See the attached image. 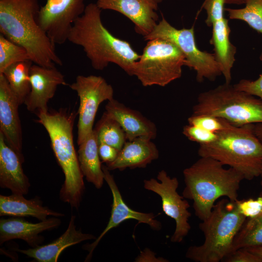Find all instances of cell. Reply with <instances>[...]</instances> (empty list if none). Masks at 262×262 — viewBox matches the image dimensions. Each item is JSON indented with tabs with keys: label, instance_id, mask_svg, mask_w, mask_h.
Segmentation results:
<instances>
[{
	"label": "cell",
	"instance_id": "6da1fadb",
	"mask_svg": "<svg viewBox=\"0 0 262 262\" xmlns=\"http://www.w3.org/2000/svg\"><path fill=\"white\" fill-rule=\"evenodd\" d=\"M101 12L97 3L86 5L83 14L74 23L67 41L82 48L95 69L102 70L114 63L133 76L140 55L129 42L115 36L105 27Z\"/></svg>",
	"mask_w": 262,
	"mask_h": 262
},
{
	"label": "cell",
	"instance_id": "7a4b0ae2",
	"mask_svg": "<svg viewBox=\"0 0 262 262\" xmlns=\"http://www.w3.org/2000/svg\"><path fill=\"white\" fill-rule=\"evenodd\" d=\"M39 0H0V34L23 47L35 64L62 66L55 44L38 22Z\"/></svg>",
	"mask_w": 262,
	"mask_h": 262
},
{
	"label": "cell",
	"instance_id": "3957f363",
	"mask_svg": "<svg viewBox=\"0 0 262 262\" xmlns=\"http://www.w3.org/2000/svg\"><path fill=\"white\" fill-rule=\"evenodd\" d=\"M200 157L183 171L185 186L182 196L193 201L195 214L203 221L219 198L226 197L232 201L238 199L240 185L245 179L240 172L225 168L213 158Z\"/></svg>",
	"mask_w": 262,
	"mask_h": 262
},
{
	"label": "cell",
	"instance_id": "277c9868",
	"mask_svg": "<svg viewBox=\"0 0 262 262\" xmlns=\"http://www.w3.org/2000/svg\"><path fill=\"white\" fill-rule=\"evenodd\" d=\"M76 115L75 112L63 108L36 115L37 122L42 125L48 133L52 149L65 176L60 199L78 209L85 185L73 142V129Z\"/></svg>",
	"mask_w": 262,
	"mask_h": 262
},
{
	"label": "cell",
	"instance_id": "5b68a950",
	"mask_svg": "<svg viewBox=\"0 0 262 262\" xmlns=\"http://www.w3.org/2000/svg\"><path fill=\"white\" fill-rule=\"evenodd\" d=\"M254 124L230 125L216 133V140L199 145L200 157H210L240 172L247 180L262 173V142L255 134Z\"/></svg>",
	"mask_w": 262,
	"mask_h": 262
},
{
	"label": "cell",
	"instance_id": "8992f818",
	"mask_svg": "<svg viewBox=\"0 0 262 262\" xmlns=\"http://www.w3.org/2000/svg\"><path fill=\"white\" fill-rule=\"evenodd\" d=\"M246 219L235 201L219 200L208 217L199 225L204 236L203 243L190 246L186 257L196 262H222L231 252L234 239Z\"/></svg>",
	"mask_w": 262,
	"mask_h": 262
},
{
	"label": "cell",
	"instance_id": "52a82bcc",
	"mask_svg": "<svg viewBox=\"0 0 262 262\" xmlns=\"http://www.w3.org/2000/svg\"><path fill=\"white\" fill-rule=\"evenodd\" d=\"M193 115L214 116L238 127L262 123V99L225 82L199 94Z\"/></svg>",
	"mask_w": 262,
	"mask_h": 262
},
{
	"label": "cell",
	"instance_id": "ba28073f",
	"mask_svg": "<svg viewBox=\"0 0 262 262\" xmlns=\"http://www.w3.org/2000/svg\"><path fill=\"white\" fill-rule=\"evenodd\" d=\"M185 57L173 43L161 38L147 41L142 55L135 63L133 76L144 86H165L180 78Z\"/></svg>",
	"mask_w": 262,
	"mask_h": 262
},
{
	"label": "cell",
	"instance_id": "9c48e42d",
	"mask_svg": "<svg viewBox=\"0 0 262 262\" xmlns=\"http://www.w3.org/2000/svg\"><path fill=\"white\" fill-rule=\"evenodd\" d=\"M143 37L145 41L161 38L174 44L183 54L185 66L196 71L198 82H202L204 79L213 81L222 74L214 53L202 51L197 48L194 26L178 29L163 16L153 30Z\"/></svg>",
	"mask_w": 262,
	"mask_h": 262
},
{
	"label": "cell",
	"instance_id": "30bf717a",
	"mask_svg": "<svg viewBox=\"0 0 262 262\" xmlns=\"http://www.w3.org/2000/svg\"><path fill=\"white\" fill-rule=\"evenodd\" d=\"M79 98L77 144L79 145L93 131L98 109L104 101L114 98V89L102 77L79 75L69 85Z\"/></svg>",
	"mask_w": 262,
	"mask_h": 262
},
{
	"label": "cell",
	"instance_id": "8fae6325",
	"mask_svg": "<svg viewBox=\"0 0 262 262\" xmlns=\"http://www.w3.org/2000/svg\"><path fill=\"white\" fill-rule=\"evenodd\" d=\"M157 179L159 181L153 178L144 180V187L160 196L163 212L176 223L175 230L170 240L173 243H180L191 229L188 222L191 216L188 210L190 205L177 191L179 186L177 178H171L165 170H162L159 172Z\"/></svg>",
	"mask_w": 262,
	"mask_h": 262
},
{
	"label": "cell",
	"instance_id": "7c38bea8",
	"mask_svg": "<svg viewBox=\"0 0 262 262\" xmlns=\"http://www.w3.org/2000/svg\"><path fill=\"white\" fill-rule=\"evenodd\" d=\"M85 7L84 0H47L40 7L38 24L55 45H62Z\"/></svg>",
	"mask_w": 262,
	"mask_h": 262
},
{
	"label": "cell",
	"instance_id": "4fadbf2b",
	"mask_svg": "<svg viewBox=\"0 0 262 262\" xmlns=\"http://www.w3.org/2000/svg\"><path fill=\"white\" fill-rule=\"evenodd\" d=\"M102 168L104 174V180L108 184L113 196L111 216L106 228L99 236L93 243L83 246V249L89 252L85 262L91 259L94 250L104 236L109 230L127 220H136L138 223L147 224L154 230H160L162 228L161 223L155 219V216L153 213H142L130 208L124 201L110 170L104 165L102 166Z\"/></svg>",
	"mask_w": 262,
	"mask_h": 262
},
{
	"label": "cell",
	"instance_id": "5bb4252c",
	"mask_svg": "<svg viewBox=\"0 0 262 262\" xmlns=\"http://www.w3.org/2000/svg\"><path fill=\"white\" fill-rule=\"evenodd\" d=\"M30 80L31 90L24 104L29 112L36 115L48 112V103L58 87L66 85L64 75L55 66L48 67L32 65Z\"/></svg>",
	"mask_w": 262,
	"mask_h": 262
},
{
	"label": "cell",
	"instance_id": "9a60e30c",
	"mask_svg": "<svg viewBox=\"0 0 262 262\" xmlns=\"http://www.w3.org/2000/svg\"><path fill=\"white\" fill-rule=\"evenodd\" d=\"M19 102L2 74H0V132L22 163L23 138L18 107Z\"/></svg>",
	"mask_w": 262,
	"mask_h": 262
},
{
	"label": "cell",
	"instance_id": "2e32d148",
	"mask_svg": "<svg viewBox=\"0 0 262 262\" xmlns=\"http://www.w3.org/2000/svg\"><path fill=\"white\" fill-rule=\"evenodd\" d=\"M96 3L101 10H114L124 15L134 24L136 33L143 37L158 23L156 0H97Z\"/></svg>",
	"mask_w": 262,
	"mask_h": 262
},
{
	"label": "cell",
	"instance_id": "e0dca14e",
	"mask_svg": "<svg viewBox=\"0 0 262 262\" xmlns=\"http://www.w3.org/2000/svg\"><path fill=\"white\" fill-rule=\"evenodd\" d=\"M57 217L47 218L33 223L19 217L1 218L0 220V245L15 239L24 240L32 247L40 246L44 238L39 234L53 229L61 224Z\"/></svg>",
	"mask_w": 262,
	"mask_h": 262
},
{
	"label": "cell",
	"instance_id": "ac0fdd59",
	"mask_svg": "<svg viewBox=\"0 0 262 262\" xmlns=\"http://www.w3.org/2000/svg\"><path fill=\"white\" fill-rule=\"evenodd\" d=\"M105 112L117 121L124 130L127 140L143 137L151 140L157 136L155 124L139 112L113 98L108 101Z\"/></svg>",
	"mask_w": 262,
	"mask_h": 262
},
{
	"label": "cell",
	"instance_id": "d6986e66",
	"mask_svg": "<svg viewBox=\"0 0 262 262\" xmlns=\"http://www.w3.org/2000/svg\"><path fill=\"white\" fill-rule=\"evenodd\" d=\"M159 157V151L151 140L140 137L126 141L115 160L106 164L108 170L144 168Z\"/></svg>",
	"mask_w": 262,
	"mask_h": 262
},
{
	"label": "cell",
	"instance_id": "ffe728a7",
	"mask_svg": "<svg viewBox=\"0 0 262 262\" xmlns=\"http://www.w3.org/2000/svg\"><path fill=\"white\" fill-rule=\"evenodd\" d=\"M23 163L6 142L0 132V186L10 189L12 194L26 195L30 183L24 173Z\"/></svg>",
	"mask_w": 262,
	"mask_h": 262
},
{
	"label": "cell",
	"instance_id": "44dd1931",
	"mask_svg": "<svg viewBox=\"0 0 262 262\" xmlns=\"http://www.w3.org/2000/svg\"><path fill=\"white\" fill-rule=\"evenodd\" d=\"M75 219L76 216L72 215L65 232L51 243L27 249H16V251L39 262H57L60 254L66 248L84 241L96 239L92 234L77 229Z\"/></svg>",
	"mask_w": 262,
	"mask_h": 262
},
{
	"label": "cell",
	"instance_id": "7402d4cb",
	"mask_svg": "<svg viewBox=\"0 0 262 262\" xmlns=\"http://www.w3.org/2000/svg\"><path fill=\"white\" fill-rule=\"evenodd\" d=\"M29 217L42 221L48 216H64L65 214L43 206L39 198L26 199L22 195H0V216Z\"/></svg>",
	"mask_w": 262,
	"mask_h": 262
},
{
	"label": "cell",
	"instance_id": "603a6c76",
	"mask_svg": "<svg viewBox=\"0 0 262 262\" xmlns=\"http://www.w3.org/2000/svg\"><path fill=\"white\" fill-rule=\"evenodd\" d=\"M212 27L210 43L213 46L215 58L221 67L225 82L230 83L237 49L229 40L230 29L229 21L224 17L214 22Z\"/></svg>",
	"mask_w": 262,
	"mask_h": 262
},
{
	"label": "cell",
	"instance_id": "cb8c5ba5",
	"mask_svg": "<svg viewBox=\"0 0 262 262\" xmlns=\"http://www.w3.org/2000/svg\"><path fill=\"white\" fill-rule=\"evenodd\" d=\"M79 146L78 157L81 171L86 180L100 189L103 184L104 174L98 153V143L95 130Z\"/></svg>",
	"mask_w": 262,
	"mask_h": 262
},
{
	"label": "cell",
	"instance_id": "d4e9b609",
	"mask_svg": "<svg viewBox=\"0 0 262 262\" xmlns=\"http://www.w3.org/2000/svg\"><path fill=\"white\" fill-rule=\"evenodd\" d=\"M32 63L31 60L15 63L2 73L20 105L24 104L31 90L30 73Z\"/></svg>",
	"mask_w": 262,
	"mask_h": 262
},
{
	"label": "cell",
	"instance_id": "484cf974",
	"mask_svg": "<svg viewBox=\"0 0 262 262\" xmlns=\"http://www.w3.org/2000/svg\"><path fill=\"white\" fill-rule=\"evenodd\" d=\"M98 143H105L120 151L126 142L125 133L119 123L105 112L98 122L96 128Z\"/></svg>",
	"mask_w": 262,
	"mask_h": 262
},
{
	"label": "cell",
	"instance_id": "4316f807",
	"mask_svg": "<svg viewBox=\"0 0 262 262\" xmlns=\"http://www.w3.org/2000/svg\"><path fill=\"white\" fill-rule=\"evenodd\" d=\"M254 247H262V215L246 218L234 239L231 252Z\"/></svg>",
	"mask_w": 262,
	"mask_h": 262
},
{
	"label": "cell",
	"instance_id": "83f0119b",
	"mask_svg": "<svg viewBox=\"0 0 262 262\" xmlns=\"http://www.w3.org/2000/svg\"><path fill=\"white\" fill-rule=\"evenodd\" d=\"M240 9L225 8L231 19L246 22L251 28L262 34V0H247Z\"/></svg>",
	"mask_w": 262,
	"mask_h": 262
},
{
	"label": "cell",
	"instance_id": "f1b7e54d",
	"mask_svg": "<svg viewBox=\"0 0 262 262\" xmlns=\"http://www.w3.org/2000/svg\"><path fill=\"white\" fill-rule=\"evenodd\" d=\"M28 60L30 58L23 47L0 34V74L15 63Z\"/></svg>",
	"mask_w": 262,
	"mask_h": 262
},
{
	"label": "cell",
	"instance_id": "f546056e",
	"mask_svg": "<svg viewBox=\"0 0 262 262\" xmlns=\"http://www.w3.org/2000/svg\"><path fill=\"white\" fill-rule=\"evenodd\" d=\"M188 124L196 126L208 131L217 133L230 125L226 120L210 115H191L188 118Z\"/></svg>",
	"mask_w": 262,
	"mask_h": 262
},
{
	"label": "cell",
	"instance_id": "4dcf8cb0",
	"mask_svg": "<svg viewBox=\"0 0 262 262\" xmlns=\"http://www.w3.org/2000/svg\"><path fill=\"white\" fill-rule=\"evenodd\" d=\"M182 133L189 140L198 143L199 145L209 144L214 142L217 137L216 133L189 124L183 127Z\"/></svg>",
	"mask_w": 262,
	"mask_h": 262
},
{
	"label": "cell",
	"instance_id": "1f68e13d",
	"mask_svg": "<svg viewBox=\"0 0 262 262\" xmlns=\"http://www.w3.org/2000/svg\"><path fill=\"white\" fill-rule=\"evenodd\" d=\"M239 213L246 218H255L262 215V196L260 195L256 198L235 201Z\"/></svg>",
	"mask_w": 262,
	"mask_h": 262
},
{
	"label": "cell",
	"instance_id": "d6a6232c",
	"mask_svg": "<svg viewBox=\"0 0 262 262\" xmlns=\"http://www.w3.org/2000/svg\"><path fill=\"white\" fill-rule=\"evenodd\" d=\"M225 0H205L202 8L205 9L207 14L205 23L208 26H212L216 21L224 18V5Z\"/></svg>",
	"mask_w": 262,
	"mask_h": 262
},
{
	"label": "cell",
	"instance_id": "836d02e7",
	"mask_svg": "<svg viewBox=\"0 0 262 262\" xmlns=\"http://www.w3.org/2000/svg\"><path fill=\"white\" fill-rule=\"evenodd\" d=\"M233 85L239 90L258 97L262 99V73L255 81L242 79Z\"/></svg>",
	"mask_w": 262,
	"mask_h": 262
},
{
	"label": "cell",
	"instance_id": "e575fe53",
	"mask_svg": "<svg viewBox=\"0 0 262 262\" xmlns=\"http://www.w3.org/2000/svg\"><path fill=\"white\" fill-rule=\"evenodd\" d=\"M224 262H261L255 255L246 248H240L228 254L222 261Z\"/></svg>",
	"mask_w": 262,
	"mask_h": 262
},
{
	"label": "cell",
	"instance_id": "d590c367",
	"mask_svg": "<svg viewBox=\"0 0 262 262\" xmlns=\"http://www.w3.org/2000/svg\"><path fill=\"white\" fill-rule=\"evenodd\" d=\"M119 150L105 143L98 144V153L102 162L106 163L114 161L117 157Z\"/></svg>",
	"mask_w": 262,
	"mask_h": 262
},
{
	"label": "cell",
	"instance_id": "8d00e7d4",
	"mask_svg": "<svg viewBox=\"0 0 262 262\" xmlns=\"http://www.w3.org/2000/svg\"><path fill=\"white\" fill-rule=\"evenodd\" d=\"M135 262H168L163 258H157L155 253L151 251L147 248L141 252L139 256L136 258Z\"/></svg>",
	"mask_w": 262,
	"mask_h": 262
},
{
	"label": "cell",
	"instance_id": "74e56055",
	"mask_svg": "<svg viewBox=\"0 0 262 262\" xmlns=\"http://www.w3.org/2000/svg\"><path fill=\"white\" fill-rule=\"evenodd\" d=\"M244 248H246L249 252L257 256L260 259L261 262H262V247H254Z\"/></svg>",
	"mask_w": 262,
	"mask_h": 262
},
{
	"label": "cell",
	"instance_id": "f35d334b",
	"mask_svg": "<svg viewBox=\"0 0 262 262\" xmlns=\"http://www.w3.org/2000/svg\"><path fill=\"white\" fill-rule=\"evenodd\" d=\"M254 130L256 136L262 142V123L254 124Z\"/></svg>",
	"mask_w": 262,
	"mask_h": 262
},
{
	"label": "cell",
	"instance_id": "ab89813d",
	"mask_svg": "<svg viewBox=\"0 0 262 262\" xmlns=\"http://www.w3.org/2000/svg\"><path fill=\"white\" fill-rule=\"evenodd\" d=\"M247 0H225V3L242 4H245Z\"/></svg>",
	"mask_w": 262,
	"mask_h": 262
},
{
	"label": "cell",
	"instance_id": "60d3db41",
	"mask_svg": "<svg viewBox=\"0 0 262 262\" xmlns=\"http://www.w3.org/2000/svg\"><path fill=\"white\" fill-rule=\"evenodd\" d=\"M260 176H261V177H262V180H261V186L262 191H261V192L260 195L262 196V173Z\"/></svg>",
	"mask_w": 262,
	"mask_h": 262
},
{
	"label": "cell",
	"instance_id": "b9f144b4",
	"mask_svg": "<svg viewBox=\"0 0 262 262\" xmlns=\"http://www.w3.org/2000/svg\"><path fill=\"white\" fill-rule=\"evenodd\" d=\"M156 0L159 3L163 1V0Z\"/></svg>",
	"mask_w": 262,
	"mask_h": 262
}]
</instances>
